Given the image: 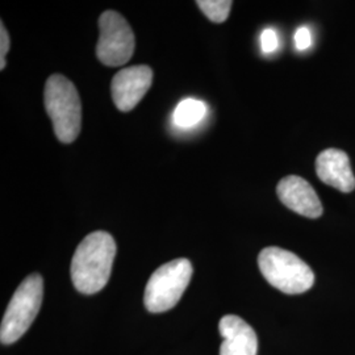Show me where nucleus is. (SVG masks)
<instances>
[{
    "label": "nucleus",
    "mask_w": 355,
    "mask_h": 355,
    "mask_svg": "<svg viewBox=\"0 0 355 355\" xmlns=\"http://www.w3.org/2000/svg\"><path fill=\"white\" fill-rule=\"evenodd\" d=\"M116 255L114 237L103 230L94 232L80 242L71 261V280L76 291L94 295L107 286Z\"/></svg>",
    "instance_id": "f257e3e1"
},
{
    "label": "nucleus",
    "mask_w": 355,
    "mask_h": 355,
    "mask_svg": "<svg viewBox=\"0 0 355 355\" xmlns=\"http://www.w3.org/2000/svg\"><path fill=\"white\" fill-rule=\"evenodd\" d=\"M44 102L55 137L62 144L74 142L82 127V105L73 82L61 74L51 76L45 85Z\"/></svg>",
    "instance_id": "f03ea898"
},
{
    "label": "nucleus",
    "mask_w": 355,
    "mask_h": 355,
    "mask_svg": "<svg viewBox=\"0 0 355 355\" xmlns=\"http://www.w3.org/2000/svg\"><path fill=\"white\" fill-rule=\"evenodd\" d=\"M258 266L272 287L288 295L304 293L315 284L312 268L296 254L282 248H265L258 255Z\"/></svg>",
    "instance_id": "7ed1b4c3"
},
{
    "label": "nucleus",
    "mask_w": 355,
    "mask_h": 355,
    "mask_svg": "<svg viewBox=\"0 0 355 355\" xmlns=\"http://www.w3.org/2000/svg\"><path fill=\"white\" fill-rule=\"evenodd\" d=\"M44 297V280L40 274H32L23 280L13 293L6 309L0 327V341L3 345L16 343L21 338L37 318Z\"/></svg>",
    "instance_id": "20e7f679"
},
{
    "label": "nucleus",
    "mask_w": 355,
    "mask_h": 355,
    "mask_svg": "<svg viewBox=\"0 0 355 355\" xmlns=\"http://www.w3.org/2000/svg\"><path fill=\"white\" fill-rule=\"evenodd\" d=\"M192 263L178 258L158 267L146 284L144 303L149 312L162 313L174 308L192 278Z\"/></svg>",
    "instance_id": "39448f33"
},
{
    "label": "nucleus",
    "mask_w": 355,
    "mask_h": 355,
    "mask_svg": "<svg viewBox=\"0 0 355 355\" xmlns=\"http://www.w3.org/2000/svg\"><path fill=\"white\" fill-rule=\"evenodd\" d=\"M99 31L98 60L110 67L127 64L135 53V35L124 16L114 11H105L99 17Z\"/></svg>",
    "instance_id": "423d86ee"
},
{
    "label": "nucleus",
    "mask_w": 355,
    "mask_h": 355,
    "mask_svg": "<svg viewBox=\"0 0 355 355\" xmlns=\"http://www.w3.org/2000/svg\"><path fill=\"white\" fill-rule=\"evenodd\" d=\"M153 83L149 66H132L120 70L112 79L111 91L114 105L121 112L132 111L142 101Z\"/></svg>",
    "instance_id": "0eeeda50"
},
{
    "label": "nucleus",
    "mask_w": 355,
    "mask_h": 355,
    "mask_svg": "<svg viewBox=\"0 0 355 355\" xmlns=\"http://www.w3.org/2000/svg\"><path fill=\"white\" fill-rule=\"evenodd\" d=\"M277 193L280 202L297 215L318 218L324 212L316 191L303 178L296 175L283 178L278 183Z\"/></svg>",
    "instance_id": "6e6552de"
},
{
    "label": "nucleus",
    "mask_w": 355,
    "mask_h": 355,
    "mask_svg": "<svg viewBox=\"0 0 355 355\" xmlns=\"http://www.w3.org/2000/svg\"><path fill=\"white\" fill-rule=\"evenodd\" d=\"M218 331L224 341L220 355H257L258 338L253 328L236 315H227L218 322Z\"/></svg>",
    "instance_id": "1a4fd4ad"
},
{
    "label": "nucleus",
    "mask_w": 355,
    "mask_h": 355,
    "mask_svg": "<svg viewBox=\"0 0 355 355\" xmlns=\"http://www.w3.org/2000/svg\"><path fill=\"white\" fill-rule=\"evenodd\" d=\"M316 173L321 182L341 192L355 190V177L346 153L338 149H328L318 154Z\"/></svg>",
    "instance_id": "9d476101"
},
{
    "label": "nucleus",
    "mask_w": 355,
    "mask_h": 355,
    "mask_svg": "<svg viewBox=\"0 0 355 355\" xmlns=\"http://www.w3.org/2000/svg\"><path fill=\"white\" fill-rule=\"evenodd\" d=\"M208 107L199 99H184L179 103L173 114L174 124L180 128H192L202 123L207 116Z\"/></svg>",
    "instance_id": "9b49d317"
},
{
    "label": "nucleus",
    "mask_w": 355,
    "mask_h": 355,
    "mask_svg": "<svg viewBox=\"0 0 355 355\" xmlns=\"http://www.w3.org/2000/svg\"><path fill=\"white\" fill-rule=\"evenodd\" d=\"M196 4L211 21L220 24L228 19L233 3L230 0H198Z\"/></svg>",
    "instance_id": "f8f14e48"
},
{
    "label": "nucleus",
    "mask_w": 355,
    "mask_h": 355,
    "mask_svg": "<svg viewBox=\"0 0 355 355\" xmlns=\"http://www.w3.org/2000/svg\"><path fill=\"white\" fill-rule=\"evenodd\" d=\"M279 38L272 28H266L261 33V49L265 54H270L278 49Z\"/></svg>",
    "instance_id": "ddd939ff"
},
{
    "label": "nucleus",
    "mask_w": 355,
    "mask_h": 355,
    "mask_svg": "<svg viewBox=\"0 0 355 355\" xmlns=\"http://www.w3.org/2000/svg\"><path fill=\"white\" fill-rule=\"evenodd\" d=\"M295 46L297 51H306L312 45V33L306 26H300L295 32Z\"/></svg>",
    "instance_id": "4468645a"
},
{
    "label": "nucleus",
    "mask_w": 355,
    "mask_h": 355,
    "mask_svg": "<svg viewBox=\"0 0 355 355\" xmlns=\"http://www.w3.org/2000/svg\"><path fill=\"white\" fill-rule=\"evenodd\" d=\"M10 36L8 32L6 29L4 24L1 23L0 28V70H3L6 67V54L10 51Z\"/></svg>",
    "instance_id": "2eb2a0df"
}]
</instances>
